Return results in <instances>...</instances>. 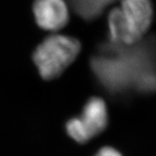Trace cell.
Returning <instances> with one entry per match:
<instances>
[{
	"label": "cell",
	"mask_w": 156,
	"mask_h": 156,
	"mask_svg": "<svg viewBox=\"0 0 156 156\" xmlns=\"http://www.w3.org/2000/svg\"><path fill=\"white\" fill-rule=\"evenodd\" d=\"M72 10L84 20L91 21L98 17L115 0H66Z\"/></svg>",
	"instance_id": "6"
},
{
	"label": "cell",
	"mask_w": 156,
	"mask_h": 156,
	"mask_svg": "<svg viewBox=\"0 0 156 156\" xmlns=\"http://www.w3.org/2000/svg\"><path fill=\"white\" fill-rule=\"evenodd\" d=\"M81 44L77 39L53 35L45 38L36 48L33 61L40 76L45 80L59 76L80 53Z\"/></svg>",
	"instance_id": "3"
},
{
	"label": "cell",
	"mask_w": 156,
	"mask_h": 156,
	"mask_svg": "<svg viewBox=\"0 0 156 156\" xmlns=\"http://www.w3.org/2000/svg\"><path fill=\"white\" fill-rule=\"evenodd\" d=\"M108 123V111L104 101L94 97L86 103L80 117L68 122L66 129L69 135L80 143L89 141L101 133Z\"/></svg>",
	"instance_id": "4"
},
{
	"label": "cell",
	"mask_w": 156,
	"mask_h": 156,
	"mask_svg": "<svg viewBox=\"0 0 156 156\" xmlns=\"http://www.w3.org/2000/svg\"><path fill=\"white\" fill-rule=\"evenodd\" d=\"M153 7L149 0H121L108 15L110 41L131 45L140 42L150 27Z\"/></svg>",
	"instance_id": "2"
},
{
	"label": "cell",
	"mask_w": 156,
	"mask_h": 156,
	"mask_svg": "<svg viewBox=\"0 0 156 156\" xmlns=\"http://www.w3.org/2000/svg\"><path fill=\"white\" fill-rule=\"evenodd\" d=\"M36 22L44 30L56 31L69 22V11L64 0H35Z\"/></svg>",
	"instance_id": "5"
},
{
	"label": "cell",
	"mask_w": 156,
	"mask_h": 156,
	"mask_svg": "<svg viewBox=\"0 0 156 156\" xmlns=\"http://www.w3.org/2000/svg\"><path fill=\"white\" fill-rule=\"evenodd\" d=\"M95 156H122V154L113 147H106L101 148Z\"/></svg>",
	"instance_id": "7"
},
{
	"label": "cell",
	"mask_w": 156,
	"mask_h": 156,
	"mask_svg": "<svg viewBox=\"0 0 156 156\" xmlns=\"http://www.w3.org/2000/svg\"><path fill=\"white\" fill-rule=\"evenodd\" d=\"M119 44L109 41L99 47L91 60L96 76L108 89H124L134 84L140 90L156 88V62L151 44Z\"/></svg>",
	"instance_id": "1"
}]
</instances>
